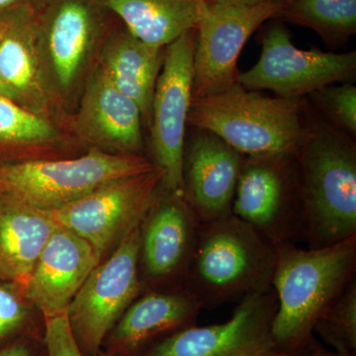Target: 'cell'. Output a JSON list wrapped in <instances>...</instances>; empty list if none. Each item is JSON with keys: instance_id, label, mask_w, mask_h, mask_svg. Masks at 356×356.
Masks as SVG:
<instances>
[{"instance_id": "cell-2", "label": "cell", "mask_w": 356, "mask_h": 356, "mask_svg": "<svg viewBox=\"0 0 356 356\" xmlns=\"http://www.w3.org/2000/svg\"><path fill=\"white\" fill-rule=\"evenodd\" d=\"M306 125L296 156L309 248L356 235V147L350 136L318 117Z\"/></svg>"}, {"instance_id": "cell-11", "label": "cell", "mask_w": 356, "mask_h": 356, "mask_svg": "<svg viewBox=\"0 0 356 356\" xmlns=\"http://www.w3.org/2000/svg\"><path fill=\"white\" fill-rule=\"evenodd\" d=\"M288 1L273 0L257 6L207 1L196 27L192 99L236 83L238 57L248 40L266 21L277 18Z\"/></svg>"}, {"instance_id": "cell-26", "label": "cell", "mask_w": 356, "mask_h": 356, "mask_svg": "<svg viewBox=\"0 0 356 356\" xmlns=\"http://www.w3.org/2000/svg\"><path fill=\"white\" fill-rule=\"evenodd\" d=\"M37 313L22 288L0 280V344L27 334L44 336V323L40 324Z\"/></svg>"}, {"instance_id": "cell-32", "label": "cell", "mask_w": 356, "mask_h": 356, "mask_svg": "<svg viewBox=\"0 0 356 356\" xmlns=\"http://www.w3.org/2000/svg\"><path fill=\"white\" fill-rule=\"evenodd\" d=\"M207 1L235 4V6H257V4L266 3V2L273 1V0H207Z\"/></svg>"}, {"instance_id": "cell-8", "label": "cell", "mask_w": 356, "mask_h": 356, "mask_svg": "<svg viewBox=\"0 0 356 356\" xmlns=\"http://www.w3.org/2000/svg\"><path fill=\"white\" fill-rule=\"evenodd\" d=\"M161 168L117 178L51 213L58 225L81 236L100 261L144 220L163 188Z\"/></svg>"}, {"instance_id": "cell-31", "label": "cell", "mask_w": 356, "mask_h": 356, "mask_svg": "<svg viewBox=\"0 0 356 356\" xmlns=\"http://www.w3.org/2000/svg\"><path fill=\"white\" fill-rule=\"evenodd\" d=\"M24 0H0V14L10 13L21 8Z\"/></svg>"}, {"instance_id": "cell-28", "label": "cell", "mask_w": 356, "mask_h": 356, "mask_svg": "<svg viewBox=\"0 0 356 356\" xmlns=\"http://www.w3.org/2000/svg\"><path fill=\"white\" fill-rule=\"evenodd\" d=\"M44 343L48 356H84L70 332L67 314L44 318ZM96 356H119L102 350Z\"/></svg>"}, {"instance_id": "cell-23", "label": "cell", "mask_w": 356, "mask_h": 356, "mask_svg": "<svg viewBox=\"0 0 356 356\" xmlns=\"http://www.w3.org/2000/svg\"><path fill=\"white\" fill-rule=\"evenodd\" d=\"M277 18L317 33L325 43L343 44L356 32V0H289Z\"/></svg>"}, {"instance_id": "cell-25", "label": "cell", "mask_w": 356, "mask_h": 356, "mask_svg": "<svg viewBox=\"0 0 356 356\" xmlns=\"http://www.w3.org/2000/svg\"><path fill=\"white\" fill-rule=\"evenodd\" d=\"M57 136L55 129L41 116L0 95V143L41 144Z\"/></svg>"}, {"instance_id": "cell-16", "label": "cell", "mask_w": 356, "mask_h": 356, "mask_svg": "<svg viewBox=\"0 0 356 356\" xmlns=\"http://www.w3.org/2000/svg\"><path fill=\"white\" fill-rule=\"evenodd\" d=\"M203 308L184 286L145 292L119 318L102 348L115 355H142L165 337L195 325Z\"/></svg>"}, {"instance_id": "cell-27", "label": "cell", "mask_w": 356, "mask_h": 356, "mask_svg": "<svg viewBox=\"0 0 356 356\" xmlns=\"http://www.w3.org/2000/svg\"><path fill=\"white\" fill-rule=\"evenodd\" d=\"M310 96L332 126L353 137L356 135V88L351 83H334Z\"/></svg>"}, {"instance_id": "cell-1", "label": "cell", "mask_w": 356, "mask_h": 356, "mask_svg": "<svg viewBox=\"0 0 356 356\" xmlns=\"http://www.w3.org/2000/svg\"><path fill=\"white\" fill-rule=\"evenodd\" d=\"M273 287L277 308L271 325L273 350L303 353L315 346L318 318L355 280L356 235L329 247L274 248Z\"/></svg>"}, {"instance_id": "cell-15", "label": "cell", "mask_w": 356, "mask_h": 356, "mask_svg": "<svg viewBox=\"0 0 356 356\" xmlns=\"http://www.w3.org/2000/svg\"><path fill=\"white\" fill-rule=\"evenodd\" d=\"M184 147V196L201 222L232 213L245 156L214 134L196 129Z\"/></svg>"}, {"instance_id": "cell-7", "label": "cell", "mask_w": 356, "mask_h": 356, "mask_svg": "<svg viewBox=\"0 0 356 356\" xmlns=\"http://www.w3.org/2000/svg\"><path fill=\"white\" fill-rule=\"evenodd\" d=\"M142 224V222H140ZM140 224L84 281L67 309L70 332L84 356L102 351L107 334L143 292L139 276Z\"/></svg>"}, {"instance_id": "cell-22", "label": "cell", "mask_w": 356, "mask_h": 356, "mask_svg": "<svg viewBox=\"0 0 356 356\" xmlns=\"http://www.w3.org/2000/svg\"><path fill=\"white\" fill-rule=\"evenodd\" d=\"M165 48L144 43L127 32L110 42L103 58V74L121 92L136 102L142 116L149 123Z\"/></svg>"}, {"instance_id": "cell-20", "label": "cell", "mask_w": 356, "mask_h": 356, "mask_svg": "<svg viewBox=\"0 0 356 356\" xmlns=\"http://www.w3.org/2000/svg\"><path fill=\"white\" fill-rule=\"evenodd\" d=\"M97 28L90 0H57L47 14L44 38L54 74L63 88L81 72Z\"/></svg>"}, {"instance_id": "cell-12", "label": "cell", "mask_w": 356, "mask_h": 356, "mask_svg": "<svg viewBox=\"0 0 356 356\" xmlns=\"http://www.w3.org/2000/svg\"><path fill=\"white\" fill-rule=\"evenodd\" d=\"M277 308L273 287L248 295L222 324L191 325L154 343L140 356H262L273 348Z\"/></svg>"}, {"instance_id": "cell-13", "label": "cell", "mask_w": 356, "mask_h": 356, "mask_svg": "<svg viewBox=\"0 0 356 356\" xmlns=\"http://www.w3.org/2000/svg\"><path fill=\"white\" fill-rule=\"evenodd\" d=\"M201 222L184 195L163 191L140 224L139 276L142 290H161L166 283L185 276Z\"/></svg>"}, {"instance_id": "cell-6", "label": "cell", "mask_w": 356, "mask_h": 356, "mask_svg": "<svg viewBox=\"0 0 356 356\" xmlns=\"http://www.w3.org/2000/svg\"><path fill=\"white\" fill-rule=\"evenodd\" d=\"M232 214L273 248L304 241L296 156H245Z\"/></svg>"}, {"instance_id": "cell-9", "label": "cell", "mask_w": 356, "mask_h": 356, "mask_svg": "<svg viewBox=\"0 0 356 356\" xmlns=\"http://www.w3.org/2000/svg\"><path fill=\"white\" fill-rule=\"evenodd\" d=\"M355 76V51L301 50L284 26L274 24L262 37L259 60L240 72L236 83L248 90L273 91L277 97L303 98L330 84L353 83Z\"/></svg>"}, {"instance_id": "cell-3", "label": "cell", "mask_w": 356, "mask_h": 356, "mask_svg": "<svg viewBox=\"0 0 356 356\" xmlns=\"http://www.w3.org/2000/svg\"><path fill=\"white\" fill-rule=\"evenodd\" d=\"M303 98L270 97L238 83L192 99L187 124L243 156H294L305 137Z\"/></svg>"}, {"instance_id": "cell-24", "label": "cell", "mask_w": 356, "mask_h": 356, "mask_svg": "<svg viewBox=\"0 0 356 356\" xmlns=\"http://www.w3.org/2000/svg\"><path fill=\"white\" fill-rule=\"evenodd\" d=\"M314 332H318L337 353L355 356L356 278L318 318Z\"/></svg>"}, {"instance_id": "cell-21", "label": "cell", "mask_w": 356, "mask_h": 356, "mask_svg": "<svg viewBox=\"0 0 356 356\" xmlns=\"http://www.w3.org/2000/svg\"><path fill=\"white\" fill-rule=\"evenodd\" d=\"M120 17L133 37L165 48L196 29L207 0H102Z\"/></svg>"}, {"instance_id": "cell-14", "label": "cell", "mask_w": 356, "mask_h": 356, "mask_svg": "<svg viewBox=\"0 0 356 356\" xmlns=\"http://www.w3.org/2000/svg\"><path fill=\"white\" fill-rule=\"evenodd\" d=\"M99 262L88 242L58 225L40 254L23 294L44 320L64 315Z\"/></svg>"}, {"instance_id": "cell-4", "label": "cell", "mask_w": 356, "mask_h": 356, "mask_svg": "<svg viewBox=\"0 0 356 356\" xmlns=\"http://www.w3.org/2000/svg\"><path fill=\"white\" fill-rule=\"evenodd\" d=\"M275 250L233 214L201 222L184 287L206 307L271 288Z\"/></svg>"}, {"instance_id": "cell-17", "label": "cell", "mask_w": 356, "mask_h": 356, "mask_svg": "<svg viewBox=\"0 0 356 356\" xmlns=\"http://www.w3.org/2000/svg\"><path fill=\"white\" fill-rule=\"evenodd\" d=\"M142 113L102 70L93 77L77 115L81 137L107 153L140 154L143 146Z\"/></svg>"}, {"instance_id": "cell-33", "label": "cell", "mask_w": 356, "mask_h": 356, "mask_svg": "<svg viewBox=\"0 0 356 356\" xmlns=\"http://www.w3.org/2000/svg\"><path fill=\"white\" fill-rule=\"evenodd\" d=\"M7 26V15L6 13L0 14V38L6 31Z\"/></svg>"}, {"instance_id": "cell-10", "label": "cell", "mask_w": 356, "mask_h": 356, "mask_svg": "<svg viewBox=\"0 0 356 356\" xmlns=\"http://www.w3.org/2000/svg\"><path fill=\"white\" fill-rule=\"evenodd\" d=\"M196 29L168 44L152 103L154 165L163 172V191L184 195L182 166L193 88Z\"/></svg>"}, {"instance_id": "cell-30", "label": "cell", "mask_w": 356, "mask_h": 356, "mask_svg": "<svg viewBox=\"0 0 356 356\" xmlns=\"http://www.w3.org/2000/svg\"><path fill=\"white\" fill-rule=\"evenodd\" d=\"M262 356H348L341 355V353H337V351H329L325 350H321V348L316 346L312 348L310 350L306 351L303 353H284V351H280L273 350H269L266 351Z\"/></svg>"}, {"instance_id": "cell-19", "label": "cell", "mask_w": 356, "mask_h": 356, "mask_svg": "<svg viewBox=\"0 0 356 356\" xmlns=\"http://www.w3.org/2000/svg\"><path fill=\"white\" fill-rule=\"evenodd\" d=\"M6 15V29L0 38V95L35 112L43 106L44 95L34 26L23 7Z\"/></svg>"}, {"instance_id": "cell-29", "label": "cell", "mask_w": 356, "mask_h": 356, "mask_svg": "<svg viewBox=\"0 0 356 356\" xmlns=\"http://www.w3.org/2000/svg\"><path fill=\"white\" fill-rule=\"evenodd\" d=\"M0 356H48L44 336H22L0 344Z\"/></svg>"}, {"instance_id": "cell-5", "label": "cell", "mask_w": 356, "mask_h": 356, "mask_svg": "<svg viewBox=\"0 0 356 356\" xmlns=\"http://www.w3.org/2000/svg\"><path fill=\"white\" fill-rule=\"evenodd\" d=\"M156 166L140 154H111L100 149L70 159H25L0 163V195L53 213L100 185Z\"/></svg>"}, {"instance_id": "cell-18", "label": "cell", "mask_w": 356, "mask_h": 356, "mask_svg": "<svg viewBox=\"0 0 356 356\" xmlns=\"http://www.w3.org/2000/svg\"><path fill=\"white\" fill-rule=\"evenodd\" d=\"M57 226L51 213L0 195V280L23 290Z\"/></svg>"}]
</instances>
